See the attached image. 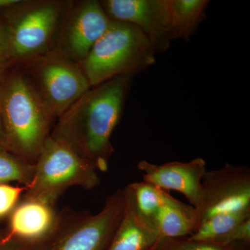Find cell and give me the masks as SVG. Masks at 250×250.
Returning <instances> with one entry per match:
<instances>
[{"label":"cell","instance_id":"6da1fadb","mask_svg":"<svg viewBox=\"0 0 250 250\" xmlns=\"http://www.w3.org/2000/svg\"><path fill=\"white\" fill-rule=\"evenodd\" d=\"M131 77H118L92 87L67 108L50 136L106 172L114 149L111 136L121 121Z\"/></svg>","mask_w":250,"mask_h":250},{"label":"cell","instance_id":"7a4b0ae2","mask_svg":"<svg viewBox=\"0 0 250 250\" xmlns=\"http://www.w3.org/2000/svg\"><path fill=\"white\" fill-rule=\"evenodd\" d=\"M54 119L25 72L14 67L0 83V121L8 152L34 164Z\"/></svg>","mask_w":250,"mask_h":250},{"label":"cell","instance_id":"3957f363","mask_svg":"<svg viewBox=\"0 0 250 250\" xmlns=\"http://www.w3.org/2000/svg\"><path fill=\"white\" fill-rule=\"evenodd\" d=\"M156 52L139 28L113 21L111 26L81 62L90 87L118 77H131L155 63Z\"/></svg>","mask_w":250,"mask_h":250},{"label":"cell","instance_id":"277c9868","mask_svg":"<svg viewBox=\"0 0 250 250\" xmlns=\"http://www.w3.org/2000/svg\"><path fill=\"white\" fill-rule=\"evenodd\" d=\"M70 0H20L0 11L9 31V57L17 65L57 45Z\"/></svg>","mask_w":250,"mask_h":250},{"label":"cell","instance_id":"5b68a950","mask_svg":"<svg viewBox=\"0 0 250 250\" xmlns=\"http://www.w3.org/2000/svg\"><path fill=\"white\" fill-rule=\"evenodd\" d=\"M34 166V177L25 187L24 200L53 205L70 188L91 190L100 184L98 171L91 163L51 136L42 146Z\"/></svg>","mask_w":250,"mask_h":250},{"label":"cell","instance_id":"8992f818","mask_svg":"<svg viewBox=\"0 0 250 250\" xmlns=\"http://www.w3.org/2000/svg\"><path fill=\"white\" fill-rule=\"evenodd\" d=\"M21 65L54 118L91 88L80 64L57 48Z\"/></svg>","mask_w":250,"mask_h":250},{"label":"cell","instance_id":"52a82bcc","mask_svg":"<svg viewBox=\"0 0 250 250\" xmlns=\"http://www.w3.org/2000/svg\"><path fill=\"white\" fill-rule=\"evenodd\" d=\"M124 208V191L121 189L106 197L95 214L62 210L52 250H106Z\"/></svg>","mask_w":250,"mask_h":250},{"label":"cell","instance_id":"ba28073f","mask_svg":"<svg viewBox=\"0 0 250 250\" xmlns=\"http://www.w3.org/2000/svg\"><path fill=\"white\" fill-rule=\"evenodd\" d=\"M195 208L200 223L215 215L250 210L249 167L227 164L207 170Z\"/></svg>","mask_w":250,"mask_h":250},{"label":"cell","instance_id":"9c48e42d","mask_svg":"<svg viewBox=\"0 0 250 250\" xmlns=\"http://www.w3.org/2000/svg\"><path fill=\"white\" fill-rule=\"evenodd\" d=\"M112 22L100 1H70L61 26L56 48L80 63Z\"/></svg>","mask_w":250,"mask_h":250},{"label":"cell","instance_id":"30bf717a","mask_svg":"<svg viewBox=\"0 0 250 250\" xmlns=\"http://www.w3.org/2000/svg\"><path fill=\"white\" fill-rule=\"evenodd\" d=\"M112 21L139 28L156 52H164L175 40L169 0H103L100 1Z\"/></svg>","mask_w":250,"mask_h":250},{"label":"cell","instance_id":"8fae6325","mask_svg":"<svg viewBox=\"0 0 250 250\" xmlns=\"http://www.w3.org/2000/svg\"><path fill=\"white\" fill-rule=\"evenodd\" d=\"M137 167L143 172V182L166 192L175 190L180 192L190 205L196 206L202 181L207 170L205 161L202 158L188 162L172 161L161 165L142 160Z\"/></svg>","mask_w":250,"mask_h":250},{"label":"cell","instance_id":"7c38bea8","mask_svg":"<svg viewBox=\"0 0 250 250\" xmlns=\"http://www.w3.org/2000/svg\"><path fill=\"white\" fill-rule=\"evenodd\" d=\"M59 221V213L52 205L36 200H23L11 213L5 231L26 241H43L54 234Z\"/></svg>","mask_w":250,"mask_h":250},{"label":"cell","instance_id":"4fadbf2b","mask_svg":"<svg viewBox=\"0 0 250 250\" xmlns=\"http://www.w3.org/2000/svg\"><path fill=\"white\" fill-rule=\"evenodd\" d=\"M124 213L106 250H153L160 240L136 211L127 187L123 188Z\"/></svg>","mask_w":250,"mask_h":250},{"label":"cell","instance_id":"5bb4252c","mask_svg":"<svg viewBox=\"0 0 250 250\" xmlns=\"http://www.w3.org/2000/svg\"><path fill=\"white\" fill-rule=\"evenodd\" d=\"M195 207L174 198L170 193L153 220L152 228L162 238H184L192 236L200 226Z\"/></svg>","mask_w":250,"mask_h":250},{"label":"cell","instance_id":"9a60e30c","mask_svg":"<svg viewBox=\"0 0 250 250\" xmlns=\"http://www.w3.org/2000/svg\"><path fill=\"white\" fill-rule=\"evenodd\" d=\"M208 0H169L171 22L175 39L190 40L204 21Z\"/></svg>","mask_w":250,"mask_h":250},{"label":"cell","instance_id":"2e32d148","mask_svg":"<svg viewBox=\"0 0 250 250\" xmlns=\"http://www.w3.org/2000/svg\"><path fill=\"white\" fill-rule=\"evenodd\" d=\"M126 187L132 197L136 211L152 227L153 220L166 202L169 192L143 181L129 184Z\"/></svg>","mask_w":250,"mask_h":250},{"label":"cell","instance_id":"e0dca14e","mask_svg":"<svg viewBox=\"0 0 250 250\" xmlns=\"http://www.w3.org/2000/svg\"><path fill=\"white\" fill-rule=\"evenodd\" d=\"M250 218V210L217 215L200 223L195 232L188 237L194 241H213Z\"/></svg>","mask_w":250,"mask_h":250},{"label":"cell","instance_id":"ac0fdd59","mask_svg":"<svg viewBox=\"0 0 250 250\" xmlns=\"http://www.w3.org/2000/svg\"><path fill=\"white\" fill-rule=\"evenodd\" d=\"M34 164L9 152H0V184L18 182L30 184L34 174Z\"/></svg>","mask_w":250,"mask_h":250},{"label":"cell","instance_id":"d6986e66","mask_svg":"<svg viewBox=\"0 0 250 250\" xmlns=\"http://www.w3.org/2000/svg\"><path fill=\"white\" fill-rule=\"evenodd\" d=\"M155 250H250V244L243 243L220 245L209 241H194L184 238H162Z\"/></svg>","mask_w":250,"mask_h":250},{"label":"cell","instance_id":"ffe728a7","mask_svg":"<svg viewBox=\"0 0 250 250\" xmlns=\"http://www.w3.org/2000/svg\"><path fill=\"white\" fill-rule=\"evenodd\" d=\"M58 228L59 225L50 238L39 241L21 239L8 234L5 230H3L0 231V250H52Z\"/></svg>","mask_w":250,"mask_h":250},{"label":"cell","instance_id":"44dd1931","mask_svg":"<svg viewBox=\"0 0 250 250\" xmlns=\"http://www.w3.org/2000/svg\"><path fill=\"white\" fill-rule=\"evenodd\" d=\"M25 190V187H18L7 184H0V218L12 213L17 207L23 191Z\"/></svg>","mask_w":250,"mask_h":250},{"label":"cell","instance_id":"7402d4cb","mask_svg":"<svg viewBox=\"0 0 250 250\" xmlns=\"http://www.w3.org/2000/svg\"><path fill=\"white\" fill-rule=\"evenodd\" d=\"M220 245L243 243L250 244V218L237 225L232 229L218 237L214 241H209Z\"/></svg>","mask_w":250,"mask_h":250},{"label":"cell","instance_id":"603a6c76","mask_svg":"<svg viewBox=\"0 0 250 250\" xmlns=\"http://www.w3.org/2000/svg\"><path fill=\"white\" fill-rule=\"evenodd\" d=\"M9 31L6 22L0 15V57H9Z\"/></svg>","mask_w":250,"mask_h":250},{"label":"cell","instance_id":"cb8c5ba5","mask_svg":"<svg viewBox=\"0 0 250 250\" xmlns=\"http://www.w3.org/2000/svg\"><path fill=\"white\" fill-rule=\"evenodd\" d=\"M17 66L16 62L8 56L0 57V83L14 67Z\"/></svg>","mask_w":250,"mask_h":250},{"label":"cell","instance_id":"d4e9b609","mask_svg":"<svg viewBox=\"0 0 250 250\" xmlns=\"http://www.w3.org/2000/svg\"><path fill=\"white\" fill-rule=\"evenodd\" d=\"M0 152H8L4 130H3L1 121H0Z\"/></svg>","mask_w":250,"mask_h":250},{"label":"cell","instance_id":"484cf974","mask_svg":"<svg viewBox=\"0 0 250 250\" xmlns=\"http://www.w3.org/2000/svg\"><path fill=\"white\" fill-rule=\"evenodd\" d=\"M20 0H0V11L16 4Z\"/></svg>","mask_w":250,"mask_h":250},{"label":"cell","instance_id":"4316f807","mask_svg":"<svg viewBox=\"0 0 250 250\" xmlns=\"http://www.w3.org/2000/svg\"></svg>","mask_w":250,"mask_h":250}]
</instances>
